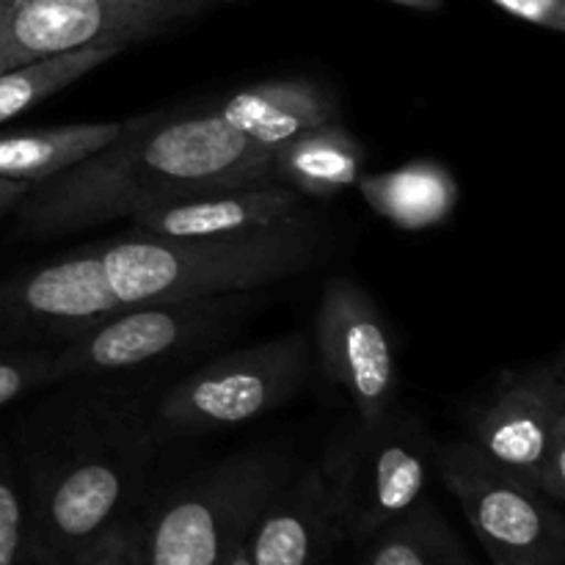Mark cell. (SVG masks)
Listing matches in <instances>:
<instances>
[{"label":"cell","mask_w":565,"mask_h":565,"mask_svg":"<svg viewBox=\"0 0 565 565\" xmlns=\"http://www.w3.org/2000/svg\"><path fill=\"white\" fill-rule=\"evenodd\" d=\"M259 180H274L270 152L230 130L215 108H160L125 119L108 147L33 185L17 204V224L25 237L47 241Z\"/></svg>","instance_id":"obj_1"},{"label":"cell","mask_w":565,"mask_h":565,"mask_svg":"<svg viewBox=\"0 0 565 565\" xmlns=\"http://www.w3.org/2000/svg\"><path fill=\"white\" fill-rule=\"evenodd\" d=\"M152 461V423L136 401L94 397L28 458L31 561L70 565L75 552L136 513Z\"/></svg>","instance_id":"obj_2"},{"label":"cell","mask_w":565,"mask_h":565,"mask_svg":"<svg viewBox=\"0 0 565 565\" xmlns=\"http://www.w3.org/2000/svg\"><path fill=\"white\" fill-rule=\"evenodd\" d=\"M323 241V230L301 210L274 226L235 235L160 237L130 230L97 248L116 301L130 307L279 285L312 268Z\"/></svg>","instance_id":"obj_3"},{"label":"cell","mask_w":565,"mask_h":565,"mask_svg":"<svg viewBox=\"0 0 565 565\" xmlns=\"http://www.w3.org/2000/svg\"><path fill=\"white\" fill-rule=\"evenodd\" d=\"M285 478V456L252 450L174 486L141 513L143 565H224Z\"/></svg>","instance_id":"obj_4"},{"label":"cell","mask_w":565,"mask_h":565,"mask_svg":"<svg viewBox=\"0 0 565 565\" xmlns=\"http://www.w3.org/2000/svg\"><path fill=\"white\" fill-rule=\"evenodd\" d=\"M439 441L412 412L392 408L381 423H356L326 450L331 511L340 541L364 544L412 511L436 472Z\"/></svg>","instance_id":"obj_5"},{"label":"cell","mask_w":565,"mask_h":565,"mask_svg":"<svg viewBox=\"0 0 565 565\" xmlns=\"http://www.w3.org/2000/svg\"><path fill=\"white\" fill-rule=\"evenodd\" d=\"M312 373V342L303 331L274 337L202 364L158 401L154 428L204 434L263 419L287 406Z\"/></svg>","instance_id":"obj_6"},{"label":"cell","mask_w":565,"mask_h":565,"mask_svg":"<svg viewBox=\"0 0 565 565\" xmlns=\"http://www.w3.org/2000/svg\"><path fill=\"white\" fill-rule=\"evenodd\" d=\"M257 303L252 292L121 307L55 345L53 384L121 373L218 340Z\"/></svg>","instance_id":"obj_7"},{"label":"cell","mask_w":565,"mask_h":565,"mask_svg":"<svg viewBox=\"0 0 565 565\" xmlns=\"http://www.w3.org/2000/svg\"><path fill=\"white\" fill-rule=\"evenodd\" d=\"M436 475L494 565H565V513L467 439L439 445Z\"/></svg>","instance_id":"obj_8"},{"label":"cell","mask_w":565,"mask_h":565,"mask_svg":"<svg viewBox=\"0 0 565 565\" xmlns=\"http://www.w3.org/2000/svg\"><path fill=\"white\" fill-rule=\"evenodd\" d=\"M213 0H9L0 14V72L86 47L149 42Z\"/></svg>","instance_id":"obj_9"},{"label":"cell","mask_w":565,"mask_h":565,"mask_svg":"<svg viewBox=\"0 0 565 565\" xmlns=\"http://www.w3.org/2000/svg\"><path fill=\"white\" fill-rule=\"evenodd\" d=\"M312 351L326 379L351 401L356 423L375 425L395 408V340L381 309L356 281L326 285L315 312Z\"/></svg>","instance_id":"obj_10"},{"label":"cell","mask_w":565,"mask_h":565,"mask_svg":"<svg viewBox=\"0 0 565 565\" xmlns=\"http://www.w3.org/2000/svg\"><path fill=\"white\" fill-rule=\"evenodd\" d=\"M563 414L565 379L555 362L508 367L463 412V439L502 472L539 489Z\"/></svg>","instance_id":"obj_11"},{"label":"cell","mask_w":565,"mask_h":565,"mask_svg":"<svg viewBox=\"0 0 565 565\" xmlns=\"http://www.w3.org/2000/svg\"><path fill=\"white\" fill-rule=\"evenodd\" d=\"M99 248H81L0 281V345H61L119 312Z\"/></svg>","instance_id":"obj_12"},{"label":"cell","mask_w":565,"mask_h":565,"mask_svg":"<svg viewBox=\"0 0 565 565\" xmlns=\"http://www.w3.org/2000/svg\"><path fill=\"white\" fill-rule=\"evenodd\" d=\"M337 541L329 480L315 463L268 497L248 530L246 552L254 565H320Z\"/></svg>","instance_id":"obj_13"},{"label":"cell","mask_w":565,"mask_h":565,"mask_svg":"<svg viewBox=\"0 0 565 565\" xmlns=\"http://www.w3.org/2000/svg\"><path fill=\"white\" fill-rule=\"evenodd\" d=\"M303 196L276 180L213 188L196 196L158 204L132 218V230L160 237H207L274 226L301 213Z\"/></svg>","instance_id":"obj_14"},{"label":"cell","mask_w":565,"mask_h":565,"mask_svg":"<svg viewBox=\"0 0 565 565\" xmlns=\"http://www.w3.org/2000/svg\"><path fill=\"white\" fill-rule=\"evenodd\" d=\"M215 114L248 143L274 152L312 127L340 121V105L312 77H281L237 88L215 105Z\"/></svg>","instance_id":"obj_15"},{"label":"cell","mask_w":565,"mask_h":565,"mask_svg":"<svg viewBox=\"0 0 565 565\" xmlns=\"http://www.w3.org/2000/svg\"><path fill=\"white\" fill-rule=\"evenodd\" d=\"M367 207L403 232H428L447 224L461 204V185L445 163L408 160L395 169L364 171L356 182Z\"/></svg>","instance_id":"obj_16"},{"label":"cell","mask_w":565,"mask_h":565,"mask_svg":"<svg viewBox=\"0 0 565 565\" xmlns=\"http://www.w3.org/2000/svg\"><path fill=\"white\" fill-rule=\"evenodd\" d=\"M362 141L342 121H329L270 152V174L298 196L334 199L364 174Z\"/></svg>","instance_id":"obj_17"},{"label":"cell","mask_w":565,"mask_h":565,"mask_svg":"<svg viewBox=\"0 0 565 565\" xmlns=\"http://www.w3.org/2000/svg\"><path fill=\"white\" fill-rule=\"evenodd\" d=\"M121 130L125 121H81L0 132V177L33 188L92 158Z\"/></svg>","instance_id":"obj_18"},{"label":"cell","mask_w":565,"mask_h":565,"mask_svg":"<svg viewBox=\"0 0 565 565\" xmlns=\"http://www.w3.org/2000/svg\"><path fill=\"white\" fill-rule=\"evenodd\" d=\"M359 565H475L439 508L423 497L364 541Z\"/></svg>","instance_id":"obj_19"},{"label":"cell","mask_w":565,"mask_h":565,"mask_svg":"<svg viewBox=\"0 0 565 565\" xmlns=\"http://www.w3.org/2000/svg\"><path fill=\"white\" fill-rule=\"evenodd\" d=\"M116 55H121V50L86 47L9 66V70L0 72V125L36 108L44 99L55 97L72 83L83 81L94 70L114 61Z\"/></svg>","instance_id":"obj_20"},{"label":"cell","mask_w":565,"mask_h":565,"mask_svg":"<svg viewBox=\"0 0 565 565\" xmlns=\"http://www.w3.org/2000/svg\"><path fill=\"white\" fill-rule=\"evenodd\" d=\"M50 345H0V408L53 384Z\"/></svg>","instance_id":"obj_21"},{"label":"cell","mask_w":565,"mask_h":565,"mask_svg":"<svg viewBox=\"0 0 565 565\" xmlns=\"http://www.w3.org/2000/svg\"><path fill=\"white\" fill-rule=\"evenodd\" d=\"M0 565H31L25 486L9 461H0Z\"/></svg>","instance_id":"obj_22"},{"label":"cell","mask_w":565,"mask_h":565,"mask_svg":"<svg viewBox=\"0 0 565 565\" xmlns=\"http://www.w3.org/2000/svg\"><path fill=\"white\" fill-rule=\"evenodd\" d=\"M70 565H143L141 561V511L116 522L81 552Z\"/></svg>","instance_id":"obj_23"},{"label":"cell","mask_w":565,"mask_h":565,"mask_svg":"<svg viewBox=\"0 0 565 565\" xmlns=\"http://www.w3.org/2000/svg\"><path fill=\"white\" fill-rule=\"evenodd\" d=\"M489 3L530 25L565 33V0H489Z\"/></svg>","instance_id":"obj_24"},{"label":"cell","mask_w":565,"mask_h":565,"mask_svg":"<svg viewBox=\"0 0 565 565\" xmlns=\"http://www.w3.org/2000/svg\"><path fill=\"white\" fill-rule=\"evenodd\" d=\"M539 489L544 491L550 500L565 502V414L557 425L555 436H552L550 452H546L544 469H541Z\"/></svg>","instance_id":"obj_25"},{"label":"cell","mask_w":565,"mask_h":565,"mask_svg":"<svg viewBox=\"0 0 565 565\" xmlns=\"http://www.w3.org/2000/svg\"><path fill=\"white\" fill-rule=\"evenodd\" d=\"M28 191H31V185H25V182L3 180V177H0V215L17 210V204L25 199Z\"/></svg>","instance_id":"obj_26"},{"label":"cell","mask_w":565,"mask_h":565,"mask_svg":"<svg viewBox=\"0 0 565 565\" xmlns=\"http://www.w3.org/2000/svg\"><path fill=\"white\" fill-rule=\"evenodd\" d=\"M390 3L406 6V9L414 11H439L445 6V0H390Z\"/></svg>","instance_id":"obj_27"},{"label":"cell","mask_w":565,"mask_h":565,"mask_svg":"<svg viewBox=\"0 0 565 565\" xmlns=\"http://www.w3.org/2000/svg\"><path fill=\"white\" fill-rule=\"evenodd\" d=\"M224 565H254L252 557H248V552H246V541H241V544H237L235 550L226 555Z\"/></svg>","instance_id":"obj_28"},{"label":"cell","mask_w":565,"mask_h":565,"mask_svg":"<svg viewBox=\"0 0 565 565\" xmlns=\"http://www.w3.org/2000/svg\"><path fill=\"white\" fill-rule=\"evenodd\" d=\"M552 362L557 364V370H561V373H563V379H565V345L561 348V353H557V356L552 359Z\"/></svg>","instance_id":"obj_29"},{"label":"cell","mask_w":565,"mask_h":565,"mask_svg":"<svg viewBox=\"0 0 565 565\" xmlns=\"http://www.w3.org/2000/svg\"><path fill=\"white\" fill-rule=\"evenodd\" d=\"M6 3H9V0H0V14H3V9H6Z\"/></svg>","instance_id":"obj_30"},{"label":"cell","mask_w":565,"mask_h":565,"mask_svg":"<svg viewBox=\"0 0 565 565\" xmlns=\"http://www.w3.org/2000/svg\"><path fill=\"white\" fill-rule=\"evenodd\" d=\"M31 565H50V563H36V561H31Z\"/></svg>","instance_id":"obj_31"}]
</instances>
